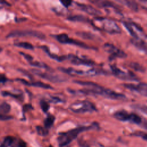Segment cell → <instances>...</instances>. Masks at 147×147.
Wrapping results in <instances>:
<instances>
[{"mask_svg":"<svg viewBox=\"0 0 147 147\" xmlns=\"http://www.w3.org/2000/svg\"><path fill=\"white\" fill-rule=\"evenodd\" d=\"M114 116L116 119L121 121H129L136 124H139L141 122V119L138 115L133 113L129 114L125 110L115 112Z\"/></svg>","mask_w":147,"mask_h":147,"instance_id":"8","label":"cell"},{"mask_svg":"<svg viewBox=\"0 0 147 147\" xmlns=\"http://www.w3.org/2000/svg\"><path fill=\"white\" fill-rule=\"evenodd\" d=\"M13 45L16 47L22 48L26 49H30V50L34 49L33 45L28 42H23V41L22 42H17L14 43Z\"/></svg>","mask_w":147,"mask_h":147,"instance_id":"24","label":"cell"},{"mask_svg":"<svg viewBox=\"0 0 147 147\" xmlns=\"http://www.w3.org/2000/svg\"><path fill=\"white\" fill-rule=\"evenodd\" d=\"M69 109L75 113H92L96 111L95 105L92 102L86 100H78L72 103Z\"/></svg>","mask_w":147,"mask_h":147,"instance_id":"4","label":"cell"},{"mask_svg":"<svg viewBox=\"0 0 147 147\" xmlns=\"http://www.w3.org/2000/svg\"><path fill=\"white\" fill-rule=\"evenodd\" d=\"M40 105L41 109H42L43 112L46 113L48 111V110H49V107H50L49 103L47 101H45L44 100H41L40 102Z\"/></svg>","mask_w":147,"mask_h":147,"instance_id":"31","label":"cell"},{"mask_svg":"<svg viewBox=\"0 0 147 147\" xmlns=\"http://www.w3.org/2000/svg\"><path fill=\"white\" fill-rule=\"evenodd\" d=\"M123 86L131 91H134L141 95L147 97V83H140L137 84H125Z\"/></svg>","mask_w":147,"mask_h":147,"instance_id":"13","label":"cell"},{"mask_svg":"<svg viewBox=\"0 0 147 147\" xmlns=\"http://www.w3.org/2000/svg\"><path fill=\"white\" fill-rule=\"evenodd\" d=\"M29 109H33V107L32 106V105L30 104H26L22 107V110H23L24 113Z\"/></svg>","mask_w":147,"mask_h":147,"instance_id":"35","label":"cell"},{"mask_svg":"<svg viewBox=\"0 0 147 147\" xmlns=\"http://www.w3.org/2000/svg\"><path fill=\"white\" fill-rule=\"evenodd\" d=\"M121 3H123L124 5H126L128 7H129L130 9H131V10H137L138 9V6L137 5L136 3V2H134V1H119Z\"/></svg>","mask_w":147,"mask_h":147,"instance_id":"28","label":"cell"},{"mask_svg":"<svg viewBox=\"0 0 147 147\" xmlns=\"http://www.w3.org/2000/svg\"><path fill=\"white\" fill-rule=\"evenodd\" d=\"M40 48H41L47 55L48 56L51 57V59L56 60V61H57L59 62H60V61H64L66 59H68V57H67V55H62V56H58L57 55H55L54 53H52V52H50L49 48H48L47 46H45V45H42V46H40Z\"/></svg>","mask_w":147,"mask_h":147,"instance_id":"17","label":"cell"},{"mask_svg":"<svg viewBox=\"0 0 147 147\" xmlns=\"http://www.w3.org/2000/svg\"><path fill=\"white\" fill-rule=\"evenodd\" d=\"M75 3H76V5L77 6L78 8L79 9V10H80L85 13H87L89 14L94 15V16H100L102 14L100 11H99V10L94 7L91 5H86L84 3H78V2H75Z\"/></svg>","mask_w":147,"mask_h":147,"instance_id":"15","label":"cell"},{"mask_svg":"<svg viewBox=\"0 0 147 147\" xmlns=\"http://www.w3.org/2000/svg\"><path fill=\"white\" fill-rule=\"evenodd\" d=\"M123 24L126 28V29L128 30V32L130 33V34L135 38V39H140V36H144L145 34L144 32L139 26H138L136 24L133 22H129L124 21L123 22Z\"/></svg>","mask_w":147,"mask_h":147,"instance_id":"11","label":"cell"},{"mask_svg":"<svg viewBox=\"0 0 147 147\" xmlns=\"http://www.w3.org/2000/svg\"><path fill=\"white\" fill-rule=\"evenodd\" d=\"M16 81H19L22 84L26 85V86H33L35 87H40L44 89H53L52 87L50 86L48 84H45L44 83L41 82H29L26 81L25 79H19L17 78L16 79Z\"/></svg>","mask_w":147,"mask_h":147,"instance_id":"16","label":"cell"},{"mask_svg":"<svg viewBox=\"0 0 147 147\" xmlns=\"http://www.w3.org/2000/svg\"><path fill=\"white\" fill-rule=\"evenodd\" d=\"M7 80V78L5 76V75H3V74H2L1 75V80H0L1 83H5Z\"/></svg>","mask_w":147,"mask_h":147,"instance_id":"37","label":"cell"},{"mask_svg":"<svg viewBox=\"0 0 147 147\" xmlns=\"http://www.w3.org/2000/svg\"><path fill=\"white\" fill-rule=\"evenodd\" d=\"M0 118L1 121H6V120H9L10 119L12 118V117L11 116H9L7 115H3V114H1L0 115Z\"/></svg>","mask_w":147,"mask_h":147,"instance_id":"34","label":"cell"},{"mask_svg":"<svg viewBox=\"0 0 147 147\" xmlns=\"http://www.w3.org/2000/svg\"><path fill=\"white\" fill-rule=\"evenodd\" d=\"M98 127V123H94L88 126H80L68 130L67 132L60 133L57 138L59 145L61 147L65 146L75 140L80 133L91 129H97Z\"/></svg>","mask_w":147,"mask_h":147,"instance_id":"2","label":"cell"},{"mask_svg":"<svg viewBox=\"0 0 147 147\" xmlns=\"http://www.w3.org/2000/svg\"><path fill=\"white\" fill-rule=\"evenodd\" d=\"M68 59L70 60L71 63H72L74 65H83L86 66H93L95 65V63L90 60L88 59H83L82 58H80L79 57L72 55V54H69L67 55Z\"/></svg>","mask_w":147,"mask_h":147,"instance_id":"14","label":"cell"},{"mask_svg":"<svg viewBox=\"0 0 147 147\" xmlns=\"http://www.w3.org/2000/svg\"><path fill=\"white\" fill-rule=\"evenodd\" d=\"M36 130L37 132V134L41 136H45L48 134V129L40 126H36Z\"/></svg>","mask_w":147,"mask_h":147,"instance_id":"30","label":"cell"},{"mask_svg":"<svg viewBox=\"0 0 147 147\" xmlns=\"http://www.w3.org/2000/svg\"><path fill=\"white\" fill-rule=\"evenodd\" d=\"M1 95L3 96H11L14 98L20 100H22L24 98V95L21 92V91H17L16 92H10V91H2L1 92Z\"/></svg>","mask_w":147,"mask_h":147,"instance_id":"19","label":"cell"},{"mask_svg":"<svg viewBox=\"0 0 147 147\" xmlns=\"http://www.w3.org/2000/svg\"><path fill=\"white\" fill-rule=\"evenodd\" d=\"M60 2L66 7H68L69 6L71 5L72 1H61Z\"/></svg>","mask_w":147,"mask_h":147,"instance_id":"36","label":"cell"},{"mask_svg":"<svg viewBox=\"0 0 147 147\" xmlns=\"http://www.w3.org/2000/svg\"><path fill=\"white\" fill-rule=\"evenodd\" d=\"M29 64L30 65H32V66H34V67H38V68H45L49 71H52V69L48 66L46 64L44 63H42V62H40V61H31V62H29Z\"/></svg>","mask_w":147,"mask_h":147,"instance_id":"27","label":"cell"},{"mask_svg":"<svg viewBox=\"0 0 147 147\" xmlns=\"http://www.w3.org/2000/svg\"><path fill=\"white\" fill-rule=\"evenodd\" d=\"M55 120V117L54 115L52 114L47 115V117L45 118L44 123V127L47 129H49L53 125L54 121Z\"/></svg>","mask_w":147,"mask_h":147,"instance_id":"22","label":"cell"},{"mask_svg":"<svg viewBox=\"0 0 147 147\" xmlns=\"http://www.w3.org/2000/svg\"><path fill=\"white\" fill-rule=\"evenodd\" d=\"M54 37L60 43L65 44H72L75 45L78 47L85 48V49H95L93 47H89V45L86 44L85 43L78 41L75 39L71 38L68 37V36L65 33H61L59 34L53 35Z\"/></svg>","mask_w":147,"mask_h":147,"instance_id":"7","label":"cell"},{"mask_svg":"<svg viewBox=\"0 0 147 147\" xmlns=\"http://www.w3.org/2000/svg\"><path fill=\"white\" fill-rule=\"evenodd\" d=\"M20 53L21 54V55L24 57V58H25L27 61H28L29 62H31V61H33V57H32L30 55L26 54V53H24V52H20Z\"/></svg>","mask_w":147,"mask_h":147,"instance_id":"33","label":"cell"},{"mask_svg":"<svg viewBox=\"0 0 147 147\" xmlns=\"http://www.w3.org/2000/svg\"><path fill=\"white\" fill-rule=\"evenodd\" d=\"M14 140V138L11 136H6L3 138L2 142L1 143V147H9L11 146L13 141Z\"/></svg>","mask_w":147,"mask_h":147,"instance_id":"26","label":"cell"},{"mask_svg":"<svg viewBox=\"0 0 147 147\" xmlns=\"http://www.w3.org/2000/svg\"><path fill=\"white\" fill-rule=\"evenodd\" d=\"M31 71L35 75H37L38 76H39L42 79H46L49 82H53V83H61V82H65L67 80L65 78H64L62 76L58 75H53L52 74H48L46 72H41V71H39L36 69H32Z\"/></svg>","mask_w":147,"mask_h":147,"instance_id":"10","label":"cell"},{"mask_svg":"<svg viewBox=\"0 0 147 147\" xmlns=\"http://www.w3.org/2000/svg\"><path fill=\"white\" fill-rule=\"evenodd\" d=\"M36 37L39 39H44L45 35L38 30L31 29L24 30H14L11 31L6 36V37Z\"/></svg>","mask_w":147,"mask_h":147,"instance_id":"5","label":"cell"},{"mask_svg":"<svg viewBox=\"0 0 147 147\" xmlns=\"http://www.w3.org/2000/svg\"><path fill=\"white\" fill-rule=\"evenodd\" d=\"M48 100L49 102H51L53 103H57L63 102V100L61 99H60V98H59L57 96H50Z\"/></svg>","mask_w":147,"mask_h":147,"instance_id":"32","label":"cell"},{"mask_svg":"<svg viewBox=\"0 0 147 147\" xmlns=\"http://www.w3.org/2000/svg\"><path fill=\"white\" fill-rule=\"evenodd\" d=\"M76 34L79 36L81 38L84 39H88V40H94L96 38V36L92 33L90 32H78L76 33Z\"/></svg>","mask_w":147,"mask_h":147,"instance_id":"23","label":"cell"},{"mask_svg":"<svg viewBox=\"0 0 147 147\" xmlns=\"http://www.w3.org/2000/svg\"><path fill=\"white\" fill-rule=\"evenodd\" d=\"M113 75L117 78L126 80H137V76L131 72H125L118 68L115 65H110Z\"/></svg>","mask_w":147,"mask_h":147,"instance_id":"9","label":"cell"},{"mask_svg":"<svg viewBox=\"0 0 147 147\" xmlns=\"http://www.w3.org/2000/svg\"><path fill=\"white\" fill-rule=\"evenodd\" d=\"M91 3L95 5L96 6L100 8L105 7H113L115 8V5L114 3L108 1H102V0H95V1H90Z\"/></svg>","mask_w":147,"mask_h":147,"instance_id":"18","label":"cell"},{"mask_svg":"<svg viewBox=\"0 0 147 147\" xmlns=\"http://www.w3.org/2000/svg\"><path fill=\"white\" fill-rule=\"evenodd\" d=\"M10 105L6 102H3L0 105V113L1 114L6 115L10 110Z\"/></svg>","mask_w":147,"mask_h":147,"instance_id":"25","label":"cell"},{"mask_svg":"<svg viewBox=\"0 0 147 147\" xmlns=\"http://www.w3.org/2000/svg\"><path fill=\"white\" fill-rule=\"evenodd\" d=\"M133 44L135 45V47H137L138 49L145 51L147 53V43L143 41L141 39H133L131 40Z\"/></svg>","mask_w":147,"mask_h":147,"instance_id":"21","label":"cell"},{"mask_svg":"<svg viewBox=\"0 0 147 147\" xmlns=\"http://www.w3.org/2000/svg\"><path fill=\"white\" fill-rule=\"evenodd\" d=\"M140 109L142 110V111L145 112V113H147V106H138Z\"/></svg>","mask_w":147,"mask_h":147,"instance_id":"38","label":"cell"},{"mask_svg":"<svg viewBox=\"0 0 147 147\" xmlns=\"http://www.w3.org/2000/svg\"><path fill=\"white\" fill-rule=\"evenodd\" d=\"M68 20L74 22H87L90 20L88 17L83 15H71L67 17Z\"/></svg>","mask_w":147,"mask_h":147,"instance_id":"20","label":"cell"},{"mask_svg":"<svg viewBox=\"0 0 147 147\" xmlns=\"http://www.w3.org/2000/svg\"><path fill=\"white\" fill-rule=\"evenodd\" d=\"M79 145H80L81 147H88V146L85 142H84L83 141H79Z\"/></svg>","mask_w":147,"mask_h":147,"instance_id":"39","label":"cell"},{"mask_svg":"<svg viewBox=\"0 0 147 147\" xmlns=\"http://www.w3.org/2000/svg\"><path fill=\"white\" fill-rule=\"evenodd\" d=\"M59 70L63 72L66 73L70 75H84V76H95L99 74H104L106 72L103 70H99L98 69H91L88 71H81L76 70L72 68H64V67H58Z\"/></svg>","mask_w":147,"mask_h":147,"instance_id":"6","label":"cell"},{"mask_svg":"<svg viewBox=\"0 0 147 147\" xmlns=\"http://www.w3.org/2000/svg\"><path fill=\"white\" fill-rule=\"evenodd\" d=\"M91 24L96 28L110 34H117L121 32V29L117 23L109 18L98 17L91 21Z\"/></svg>","mask_w":147,"mask_h":147,"instance_id":"3","label":"cell"},{"mask_svg":"<svg viewBox=\"0 0 147 147\" xmlns=\"http://www.w3.org/2000/svg\"><path fill=\"white\" fill-rule=\"evenodd\" d=\"M75 83L86 86L87 88H85L82 90L74 91L71 90H68L70 92L72 93L78 92L79 94H86V95H98L104 96L107 98L115 99V100H125L126 97L125 95L117 92L112 90L109 88H105L104 87L99 86V84L91 82H85L80 80H74Z\"/></svg>","mask_w":147,"mask_h":147,"instance_id":"1","label":"cell"},{"mask_svg":"<svg viewBox=\"0 0 147 147\" xmlns=\"http://www.w3.org/2000/svg\"><path fill=\"white\" fill-rule=\"evenodd\" d=\"M103 48L107 52L110 54V59H112L113 58L115 57H120V58H124L126 57V54L122 51V50L119 49L115 46L106 43L103 45Z\"/></svg>","mask_w":147,"mask_h":147,"instance_id":"12","label":"cell"},{"mask_svg":"<svg viewBox=\"0 0 147 147\" xmlns=\"http://www.w3.org/2000/svg\"><path fill=\"white\" fill-rule=\"evenodd\" d=\"M142 138L147 141V134H144L142 136Z\"/></svg>","mask_w":147,"mask_h":147,"instance_id":"40","label":"cell"},{"mask_svg":"<svg viewBox=\"0 0 147 147\" xmlns=\"http://www.w3.org/2000/svg\"><path fill=\"white\" fill-rule=\"evenodd\" d=\"M10 147H26V145L24 141L14 138V140Z\"/></svg>","mask_w":147,"mask_h":147,"instance_id":"29","label":"cell"}]
</instances>
